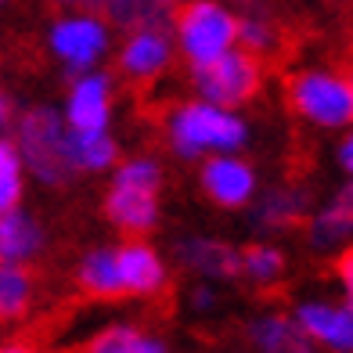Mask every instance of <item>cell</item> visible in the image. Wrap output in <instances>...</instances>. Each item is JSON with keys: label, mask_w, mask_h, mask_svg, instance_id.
Segmentation results:
<instances>
[{"label": "cell", "mask_w": 353, "mask_h": 353, "mask_svg": "<svg viewBox=\"0 0 353 353\" xmlns=\"http://www.w3.org/2000/svg\"><path fill=\"white\" fill-rule=\"evenodd\" d=\"M339 159H343V166L353 173V137H346V141H343V152H339Z\"/></svg>", "instance_id": "28"}, {"label": "cell", "mask_w": 353, "mask_h": 353, "mask_svg": "<svg viewBox=\"0 0 353 353\" xmlns=\"http://www.w3.org/2000/svg\"><path fill=\"white\" fill-rule=\"evenodd\" d=\"M130 353H166V346L159 339H144V335L134 332V343H130Z\"/></svg>", "instance_id": "27"}, {"label": "cell", "mask_w": 353, "mask_h": 353, "mask_svg": "<svg viewBox=\"0 0 353 353\" xmlns=\"http://www.w3.org/2000/svg\"><path fill=\"white\" fill-rule=\"evenodd\" d=\"M0 353H37V346H29V343H8V346H0Z\"/></svg>", "instance_id": "29"}, {"label": "cell", "mask_w": 353, "mask_h": 353, "mask_svg": "<svg viewBox=\"0 0 353 353\" xmlns=\"http://www.w3.org/2000/svg\"><path fill=\"white\" fill-rule=\"evenodd\" d=\"M252 339L263 353H310L307 332L285 317H263L252 325Z\"/></svg>", "instance_id": "18"}, {"label": "cell", "mask_w": 353, "mask_h": 353, "mask_svg": "<svg viewBox=\"0 0 353 353\" xmlns=\"http://www.w3.org/2000/svg\"><path fill=\"white\" fill-rule=\"evenodd\" d=\"M181 256L188 267L205 270V274H216V278H231L242 270V256H238L231 245L213 242V238H191V242L181 245Z\"/></svg>", "instance_id": "16"}, {"label": "cell", "mask_w": 353, "mask_h": 353, "mask_svg": "<svg viewBox=\"0 0 353 353\" xmlns=\"http://www.w3.org/2000/svg\"><path fill=\"white\" fill-rule=\"evenodd\" d=\"M8 116H11V101H8V94L0 90V126L8 123Z\"/></svg>", "instance_id": "30"}, {"label": "cell", "mask_w": 353, "mask_h": 353, "mask_svg": "<svg viewBox=\"0 0 353 353\" xmlns=\"http://www.w3.org/2000/svg\"><path fill=\"white\" fill-rule=\"evenodd\" d=\"M130 343H134L130 328H108L90 343V353H130Z\"/></svg>", "instance_id": "25"}, {"label": "cell", "mask_w": 353, "mask_h": 353, "mask_svg": "<svg viewBox=\"0 0 353 353\" xmlns=\"http://www.w3.org/2000/svg\"><path fill=\"white\" fill-rule=\"evenodd\" d=\"M79 288H83V296H90V299L126 296V288L119 281V270H116V252H108V249L87 252L83 263H79Z\"/></svg>", "instance_id": "14"}, {"label": "cell", "mask_w": 353, "mask_h": 353, "mask_svg": "<svg viewBox=\"0 0 353 353\" xmlns=\"http://www.w3.org/2000/svg\"><path fill=\"white\" fill-rule=\"evenodd\" d=\"M69 123H72V130H105V123H108V76L90 72L72 87Z\"/></svg>", "instance_id": "12"}, {"label": "cell", "mask_w": 353, "mask_h": 353, "mask_svg": "<svg viewBox=\"0 0 353 353\" xmlns=\"http://www.w3.org/2000/svg\"><path fill=\"white\" fill-rule=\"evenodd\" d=\"M37 274L22 260H0V321H19L33 303Z\"/></svg>", "instance_id": "13"}, {"label": "cell", "mask_w": 353, "mask_h": 353, "mask_svg": "<svg viewBox=\"0 0 353 353\" xmlns=\"http://www.w3.org/2000/svg\"><path fill=\"white\" fill-rule=\"evenodd\" d=\"M346 195H350V199H353V188H350V191H346Z\"/></svg>", "instance_id": "34"}, {"label": "cell", "mask_w": 353, "mask_h": 353, "mask_svg": "<svg viewBox=\"0 0 353 353\" xmlns=\"http://www.w3.org/2000/svg\"><path fill=\"white\" fill-rule=\"evenodd\" d=\"M40 242H43L40 223L22 216L19 210L0 213V260H26L40 249Z\"/></svg>", "instance_id": "17"}, {"label": "cell", "mask_w": 353, "mask_h": 353, "mask_svg": "<svg viewBox=\"0 0 353 353\" xmlns=\"http://www.w3.org/2000/svg\"><path fill=\"white\" fill-rule=\"evenodd\" d=\"M288 108L317 126H346L353 123V94L350 83L332 72H296L285 83Z\"/></svg>", "instance_id": "5"}, {"label": "cell", "mask_w": 353, "mask_h": 353, "mask_svg": "<svg viewBox=\"0 0 353 353\" xmlns=\"http://www.w3.org/2000/svg\"><path fill=\"white\" fill-rule=\"evenodd\" d=\"M116 141L105 130H69L65 134V159L72 170H105L116 163Z\"/></svg>", "instance_id": "15"}, {"label": "cell", "mask_w": 353, "mask_h": 353, "mask_svg": "<svg viewBox=\"0 0 353 353\" xmlns=\"http://www.w3.org/2000/svg\"><path fill=\"white\" fill-rule=\"evenodd\" d=\"M335 274L343 278V285H346V296H350V303H353V245L339 252V260H335Z\"/></svg>", "instance_id": "26"}, {"label": "cell", "mask_w": 353, "mask_h": 353, "mask_svg": "<svg viewBox=\"0 0 353 353\" xmlns=\"http://www.w3.org/2000/svg\"><path fill=\"white\" fill-rule=\"evenodd\" d=\"M105 216L116 223L119 231H126V234H148L155 223H159L155 191L116 184V188L108 191V199H105Z\"/></svg>", "instance_id": "9"}, {"label": "cell", "mask_w": 353, "mask_h": 353, "mask_svg": "<svg viewBox=\"0 0 353 353\" xmlns=\"http://www.w3.org/2000/svg\"><path fill=\"white\" fill-rule=\"evenodd\" d=\"M299 216H303V195H296V191H274V195H267L260 210V223H267V228H292Z\"/></svg>", "instance_id": "23"}, {"label": "cell", "mask_w": 353, "mask_h": 353, "mask_svg": "<svg viewBox=\"0 0 353 353\" xmlns=\"http://www.w3.org/2000/svg\"><path fill=\"white\" fill-rule=\"evenodd\" d=\"M299 328L310 335V339L325 343L339 353H353V307L335 310V307H317V303H307L296 314Z\"/></svg>", "instance_id": "10"}, {"label": "cell", "mask_w": 353, "mask_h": 353, "mask_svg": "<svg viewBox=\"0 0 353 353\" xmlns=\"http://www.w3.org/2000/svg\"><path fill=\"white\" fill-rule=\"evenodd\" d=\"M159 181H163V170L152 159H134V163L119 166V173H116V184L144 188V191H159Z\"/></svg>", "instance_id": "24"}, {"label": "cell", "mask_w": 353, "mask_h": 353, "mask_svg": "<svg viewBox=\"0 0 353 353\" xmlns=\"http://www.w3.org/2000/svg\"><path fill=\"white\" fill-rule=\"evenodd\" d=\"M19 148L26 155L29 170H33L43 184H65L72 181V166L65 159V126H61L54 108H33L26 112L19 123Z\"/></svg>", "instance_id": "4"}, {"label": "cell", "mask_w": 353, "mask_h": 353, "mask_svg": "<svg viewBox=\"0 0 353 353\" xmlns=\"http://www.w3.org/2000/svg\"><path fill=\"white\" fill-rule=\"evenodd\" d=\"M242 270H249V274L260 281V285H270L278 281L285 274V256L278 249H267V245H245L242 252Z\"/></svg>", "instance_id": "22"}, {"label": "cell", "mask_w": 353, "mask_h": 353, "mask_svg": "<svg viewBox=\"0 0 353 353\" xmlns=\"http://www.w3.org/2000/svg\"><path fill=\"white\" fill-rule=\"evenodd\" d=\"M54 4H79V0H54Z\"/></svg>", "instance_id": "32"}, {"label": "cell", "mask_w": 353, "mask_h": 353, "mask_svg": "<svg viewBox=\"0 0 353 353\" xmlns=\"http://www.w3.org/2000/svg\"><path fill=\"white\" fill-rule=\"evenodd\" d=\"M116 270H119V281L130 296L155 292V288H163V281H166L163 260H159L152 252V245H144V242H126L116 252Z\"/></svg>", "instance_id": "11"}, {"label": "cell", "mask_w": 353, "mask_h": 353, "mask_svg": "<svg viewBox=\"0 0 353 353\" xmlns=\"http://www.w3.org/2000/svg\"><path fill=\"white\" fill-rule=\"evenodd\" d=\"M350 234H353V199L350 195H339L310 223V242L314 245H335Z\"/></svg>", "instance_id": "19"}, {"label": "cell", "mask_w": 353, "mask_h": 353, "mask_svg": "<svg viewBox=\"0 0 353 353\" xmlns=\"http://www.w3.org/2000/svg\"><path fill=\"white\" fill-rule=\"evenodd\" d=\"M105 14L116 26H126V29L163 26L166 4H163V0H105Z\"/></svg>", "instance_id": "20"}, {"label": "cell", "mask_w": 353, "mask_h": 353, "mask_svg": "<svg viewBox=\"0 0 353 353\" xmlns=\"http://www.w3.org/2000/svg\"><path fill=\"white\" fill-rule=\"evenodd\" d=\"M263 83V69L260 58L252 51H223L210 61L195 65V87L210 105L220 108H234L252 101V94Z\"/></svg>", "instance_id": "3"}, {"label": "cell", "mask_w": 353, "mask_h": 353, "mask_svg": "<svg viewBox=\"0 0 353 353\" xmlns=\"http://www.w3.org/2000/svg\"><path fill=\"white\" fill-rule=\"evenodd\" d=\"M173 47L170 37L163 33V26H141L130 33V40L119 51V72L134 83H152V79L170 65Z\"/></svg>", "instance_id": "7"}, {"label": "cell", "mask_w": 353, "mask_h": 353, "mask_svg": "<svg viewBox=\"0 0 353 353\" xmlns=\"http://www.w3.org/2000/svg\"><path fill=\"white\" fill-rule=\"evenodd\" d=\"M4 4H8V0H0V8H4Z\"/></svg>", "instance_id": "35"}, {"label": "cell", "mask_w": 353, "mask_h": 353, "mask_svg": "<svg viewBox=\"0 0 353 353\" xmlns=\"http://www.w3.org/2000/svg\"><path fill=\"white\" fill-rule=\"evenodd\" d=\"M256 173L238 159H210L202 166V191L223 210H238L252 199Z\"/></svg>", "instance_id": "8"}, {"label": "cell", "mask_w": 353, "mask_h": 353, "mask_svg": "<svg viewBox=\"0 0 353 353\" xmlns=\"http://www.w3.org/2000/svg\"><path fill=\"white\" fill-rule=\"evenodd\" d=\"M22 202V163L11 141H0V213Z\"/></svg>", "instance_id": "21"}, {"label": "cell", "mask_w": 353, "mask_h": 353, "mask_svg": "<svg viewBox=\"0 0 353 353\" xmlns=\"http://www.w3.org/2000/svg\"><path fill=\"white\" fill-rule=\"evenodd\" d=\"M350 94H353V76H350Z\"/></svg>", "instance_id": "33"}, {"label": "cell", "mask_w": 353, "mask_h": 353, "mask_svg": "<svg viewBox=\"0 0 353 353\" xmlns=\"http://www.w3.org/2000/svg\"><path fill=\"white\" fill-rule=\"evenodd\" d=\"M166 130H170V141H173V152L184 155V159H195L205 148L231 152L245 141V123L238 116H231L228 108L210 105V101L181 105L170 116Z\"/></svg>", "instance_id": "1"}, {"label": "cell", "mask_w": 353, "mask_h": 353, "mask_svg": "<svg viewBox=\"0 0 353 353\" xmlns=\"http://www.w3.org/2000/svg\"><path fill=\"white\" fill-rule=\"evenodd\" d=\"M173 29L191 65H202V61L231 51L238 40V19L216 0H184V8L173 14Z\"/></svg>", "instance_id": "2"}, {"label": "cell", "mask_w": 353, "mask_h": 353, "mask_svg": "<svg viewBox=\"0 0 353 353\" xmlns=\"http://www.w3.org/2000/svg\"><path fill=\"white\" fill-rule=\"evenodd\" d=\"M163 4H166V8H173V4H184V0H163Z\"/></svg>", "instance_id": "31"}, {"label": "cell", "mask_w": 353, "mask_h": 353, "mask_svg": "<svg viewBox=\"0 0 353 353\" xmlns=\"http://www.w3.org/2000/svg\"><path fill=\"white\" fill-rule=\"evenodd\" d=\"M51 51L65 61L72 72L94 65L108 51V26L98 14H72L58 19L51 29Z\"/></svg>", "instance_id": "6"}]
</instances>
